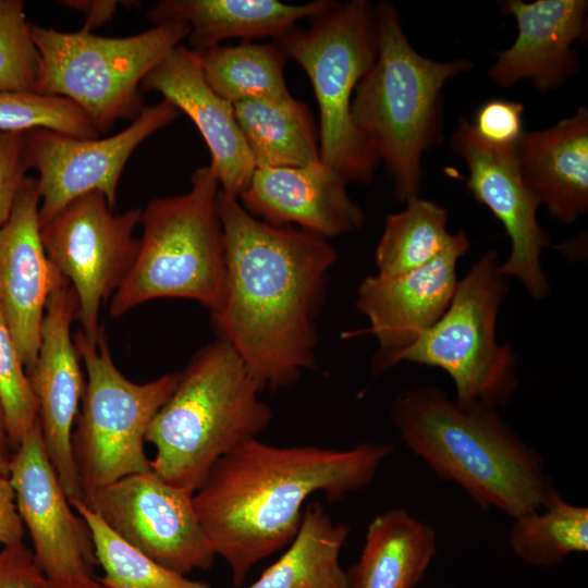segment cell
<instances>
[{
    "mask_svg": "<svg viewBox=\"0 0 588 588\" xmlns=\"http://www.w3.org/2000/svg\"><path fill=\"white\" fill-rule=\"evenodd\" d=\"M218 208L226 291L213 327L262 389L293 385L315 364L316 318L336 252L321 236L264 222L221 189Z\"/></svg>",
    "mask_w": 588,
    "mask_h": 588,
    "instance_id": "obj_1",
    "label": "cell"
},
{
    "mask_svg": "<svg viewBox=\"0 0 588 588\" xmlns=\"http://www.w3.org/2000/svg\"><path fill=\"white\" fill-rule=\"evenodd\" d=\"M389 443L348 450L275 446L249 440L222 456L194 492L199 523L242 586L255 564L287 547L314 493L338 501L368 486L393 452Z\"/></svg>",
    "mask_w": 588,
    "mask_h": 588,
    "instance_id": "obj_2",
    "label": "cell"
},
{
    "mask_svg": "<svg viewBox=\"0 0 588 588\" xmlns=\"http://www.w3.org/2000/svg\"><path fill=\"white\" fill-rule=\"evenodd\" d=\"M390 415L405 445L483 510L515 518L542 509L555 489L539 454L495 408L463 405L425 387L401 392Z\"/></svg>",
    "mask_w": 588,
    "mask_h": 588,
    "instance_id": "obj_3",
    "label": "cell"
},
{
    "mask_svg": "<svg viewBox=\"0 0 588 588\" xmlns=\"http://www.w3.org/2000/svg\"><path fill=\"white\" fill-rule=\"evenodd\" d=\"M262 390L229 342L218 336L200 348L148 427L146 442L156 449L151 469L194 493L222 456L270 425Z\"/></svg>",
    "mask_w": 588,
    "mask_h": 588,
    "instance_id": "obj_4",
    "label": "cell"
},
{
    "mask_svg": "<svg viewBox=\"0 0 588 588\" xmlns=\"http://www.w3.org/2000/svg\"><path fill=\"white\" fill-rule=\"evenodd\" d=\"M377 54L352 101L354 124L394 183L395 196L417 197L422 155L439 143L442 88L473 68L466 59L440 62L418 53L405 35L396 8L375 7Z\"/></svg>",
    "mask_w": 588,
    "mask_h": 588,
    "instance_id": "obj_5",
    "label": "cell"
},
{
    "mask_svg": "<svg viewBox=\"0 0 588 588\" xmlns=\"http://www.w3.org/2000/svg\"><path fill=\"white\" fill-rule=\"evenodd\" d=\"M219 192L216 173L205 166L192 174L188 192L157 197L142 210L135 260L109 301L113 318L157 298L192 299L211 315L221 309L226 259Z\"/></svg>",
    "mask_w": 588,
    "mask_h": 588,
    "instance_id": "obj_6",
    "label": "cell"
},
{
    "mask_svg": "<svg viewBox=\"0 0 588 588\" xmlns=\"http://www.w3.org/2000/svg\"><path fill=\"white\" fill-rule=\"evenodd\" d=\"M275 39L308 76L319 110L320 161L347 183L368 184L379 160L352 118L355 89L377 54L375 7L366 0L334 2Z\"/></svg>",
    "mask_w": 588,
    "mask_h": 588,
    "instance_id": "obj_7",
    "label": "cell"
},
{
    "mask_svg": "<svg viewBox=\"0 0 588 588\" xmlns=\"http://www.w3.org/2000/svg\"><path fill=\"white\" fill-rule=\"evenodd\" d=\"M40 54L37 94L63 97L109 131L133 121L142 109V82L149 71L189 34V26L167 21L127 37H105L82 28L61 32L30 23Z\"/></svg>",
    "mask_w": 588,
    "mask_h": 588,
    "instance_id": "obj_8",
    "label": "cell"
},
{
    "mask_svg": "<svg viewBox=\"0 0 588 588\" xmlns=\"http://www.w3.org/2000/svg\"><path fill=\"white\" fill-rule=\"evenodd\" d=\"M73 340L85 366L86 382L71 448L86 503L99 489L151 469L145 452L146 433L174 391L180 372L135 383L114 365L103 328L97 343L81 330Z\"/></svg>",
    "mask_w": 588,
    "mask_h": 588,
    "instance_id": "obj_9",
    "label": "cell"
},
{
    "mask_svg": "<svg viewBox=\"0 0 588 588\" xmlns=\"http://www.w3.org/2000/svg\"><path fill=\"white\" fill-rule=\"evenodd\" d=\"M499 254L488 250L462 280L442 317L407 348L399 364L437 367L455 387L463 405L504 406L518 385V358L497 339L500 307L509 293V277L499 269Z\"/></svg>",
    "mask_w": 588,
    "mask_h": 588,
    "instance_id": "obj_10",
    "label": "cell"
},
{
    "mask_svg": "<svg viewBox=\"0 0 588 588\" xmlns=\"http://www.w3.org/2000/svg\"><path fill=\"white\" fill-rule=\"evenodd\" d=\"M142 209L114 213L99 192L85 194L40 225L45 252L70 282L77 299L81 331L97 343L99 314L120 287L136 257L133 232Z\"/></svg>",
    "mask_w": 588,
    "mask_h": 588,
    "instance_id": "obj_11",
    "label": "cell"
},
{
    "mask_svg": "<svg viewBox=\"0 0 588 588\" xmlns=\"http://www.w3.org/2000/svg\"><path fill=\"white\" fill-rule=\"evenodd\" d=\"M193 495L150 469L99 489L85 504L124 541L185 576L210 568L217 556L199 523Z\"/></svg>",
    "mask_w": 588,
    "mask_h": 588,
    "instance_id": "obj_12",
    "label": "cell"
},
{
    "mask_svg": "<svg viewBox=\"0 0 588 588\" xmlns=\"http://www.w3.org/2000/svg\"><path fill=\"white\" fill-rule=\"evenodd\" d=\"M180 115L175 106L162 99L145 106L127 127L105 138L81 139L47 128L26 131L28 166L38 172L40 225L90 192L101 193L114 209L120 177L134 150Z\"/></svg>",
    "mask_w": 588,
    "mask_h": 588,
    "instance_id": "obj_13",
    "label": "cell"
},
{
    "mask_svg": "<svg viewBox=\"0 0 588 588\" xmlns=\"http://www.w3.org/2000/svg\"><path fill=\"white\" fill-rule=\"evenodd\" d=\"M451 146L466 164L471 196L490 210L510 237L511 253L500 262V271L516 278L534 299H544L550 283L541 256L550 238L537 219L540 204L523 180L515 145L486 143L463 118L452 134Z\"/></svg>",
    "mask_w": 588,
    "mask_h": 588,
    "instance_id": "obj_14",
    "label": "cell"
},
{
    "mask_svg": "<svg viewBox=\"0 0 588 588\" xmlns=\"http://www.w3.org/2000/svg\"><path fill=\"white\" fill-rule=\"evenodd\" d=\"M8 478L32 539L34 563L45 578L93 576L97 560L90 530L47 455L38 419L13 451Z\"/></svg>",
    "mask_w": 588,
    "mask_h": 588,
    "instance_id": "obj_15",
    "label": "cell"
},
{
    "mask_svg": "<svg viewBox=\"0 0 588 588\" xmlns=\"http://www.w3.org/2000/svg\"><path fill=\"white\" fill-rule=\"evenodd\" d=\"M77 308L73 287L58 271L45 308L37 359L27 371L46 452L71 505L76 501L84 503L71 448L86 382L71 334Z\"/></svg>",
    "mask_w": 588,
    "mask_h": 588,
    "instance_id": "obj_16",
    "label": "cell"
},
{
    "mask_svg": "<svg viewBox=\"0 0 588 588\" xmlns=\"http://www.w3.org/2000/svg\"><path fill=\"white\" fill-rule=\"evenodd\" d=\"M470 246L465 231L426 265L393 275H368L357 289L356 306L378 343L376 373L399 364L400 356L444 314L453 297L457 262Z\"/></svg>",
    "mask_w": 588,
    "mask_h": 588,
    "instance_id": "obj_17",
    "label": "cell"
},
{
    "mask_svg": "<svg viewBox=\"0 0 588 588\" xmlns=\"http://www.w3.org/2000/svg\"><path fill=\"white\" fill-rule=\"evenodd\" d=\"M39 205L37 179L26 176L0 226V313L26 372L37 359L45 308L58 274L41 241Z\"/></svg>",
    "mask_w": 588,
    "mask_h": 588,
    "instance_id": "obj_18",
    "label": "cell"
},
{
    "mask_svg": "<svg viewBox=\"0 0 588 588\" xmlns=\"http://www.w3.org/2000/svg\"><path fill=\"white\" fill-rule=\"evenodd\" d=\"M347 182L321 161L305 167H256L237 199L275 226L295 224L326 240L359 229L365 215L347 194Z\"/></svg>",
    "mask_w": 588,
    "mask_h": 588,
    "instance_id": "obj_19",
    "label": "cell"
},
{
    "mask_svg": "<svg viewBox=\"0 0 588 588\" xmlns=\"http://www.w3.org/2000/svg\"><path fill=\"white\" fill-rule=\"evenodd\" d=\"M143 91H158L196 125L211 156L220 189L231 196L247 186L256 168L235 119L233 105L204 77L199 52L179 45L145 76Z\"/></svg>",
    "mask_w": 588,
    "mask_h": 588,
    "instance_id": "obj_20",
    "label": "cell"
},
{
    "mask_svg": "<svg viewBox=\"0 0 588 588\" xmlns=\"http://www.w3.org/2000/svg\"><path fill=\"white\" fill-rule=\"evenodd\" d=\"M501 7L515 17L518 33L489 70L494 84L510 87L527 79L544 94L576 73L578 60L572 45L586 34L587 1L507 0Z\"/></svg>",
    "mask_w": 588,
    "mask_h": 588,
    "instance_id": "obj_21",
    "label": "cell"
},
{
    "mask_svg": "<svg viewBox=\"0 0 588 588\" xmlns=\"http://www.w3.org/2000/svg\"><path fill=\"white\" fill-rule=\"evenodd\" d=\"M524 182L548 212L569 224L588 210V109L515 144Z\"/></svg>",
    "mask_w": 588,
    "mask_h": 588,
    "instance_id": "obj_22",
    "label": "cell"
},
{
    "mask_svg": "<svg viewBox=\"0 0 588 588\" xmlns=\"http://www.w3.org/2000/svg\"><path fill=\"white\" fill-rule=\"evenodd\" d=\"M333 1L315 0L291 4L279 0H162L147 12L157 25L180 21L189 26L191 49L201 52L231 37L250 41L275 40L294 28L297 21L311 19Z\"/></svg>",
    "mask_w": 588,
    "mask_h": 588,
    "instance_id": "obj_23",
    "label": "cell"
},
{
    "mask_svg": "<svg viewBox=\"0 0 588 588\" xmlns=\"http://www.w3.org/2000/svg\"><path fill=\"white\" fill-rule=\"evenodd\" d=\"M437 552L436 529L401 507L369 523L350 588H416Z\"/></svg>",
    "mask_w": 588,
    "mask_h": 588,
    "instance_id": "obj_24",
    "label": "cell"
},
{
    "mask_svg": "<svg viewBox=\"0 0 588 588\" xmlns=\"http://www.w3.org/2000/svg\"><path fill=\"white\" fill-rule=\"evenodd\" d=\"M235 119L256 167H305L320 161L318 128L308 106L249 98L233 103Z\"/></svg>",
    "mask_w": 588,
    "mask_h": 588,
    "instance_id": "obj_25",
    "label": "cell"
},
{
    "mask_svg": "<svg viewBox=\"0 0 588 588\" xmlns=\"http://www.w3.org/2000/svg\"><path fill=\"white\" fill-rule=\"evenodd\" d=\"M350 527L335 524L317 501L306 505L287 550L247 588H350L340 563Z\"/></svg>",
    "mask_w": 588,
    "mask_h": 588,
    "instance_id": "obj_26",
    "label": "cell"
},
{
    "mask_svg": "<svg viewBox=\"0 0 588 588\" xmlns=\"http://www.w3.org/2000/svg\"><path fill=\"white\" fill-rule=\"evenodd\" d=\"M199 54L206 82L232 105L249 98L284 100L292 97L284 77L287 58L274 40L217 45Z\"/></svg>",
    "mask_w": 588,
    "mask_h": 588,
    "instance_id": "obj_27",
    "label": "cell"
},
{
    "mask_svg": "<svg viewBox=\"0 0 588 588\" xmlns=\"http://www.w3.org/2000/svg\"><path fill=\"white\" fill-rule=\"evenodd\" d=\"M406 207L385 218L375 252L378 274L393 275L419 268L452 242L448 211L439 204L419 196Z\"/></svg>",
    "mask_w": 588,
    "mask_h": 588,
    "instance_id": "obj_28",
    "label": "cell"
},
{
    "mask_svg": "<svg viewBox=\"0 0 588 588\" xmlns=\"http://www.w3.org/2000/svg\"><path fill=\"white\" fill-rule=\"evenodd\" d=\"M513 520L510 548L529 565L551 567L571 553L588 550V509L566 502L556 489L542 509Z\"/></svg>",
    "mask_w": 588,
    "mask_h": 588,
    "instance_id": "obj_29",
    "label": "cell"
},
{
    "mask_svg": "<svg viewBox=\"0 0 588 588\" xmlns=\"http://www.w3.org/2000/svg\"><path fill=\"white\" fill-rule=\"evenodd\" d=\"M86 522L94 542L98 578L108 588H211L208 583L176 574L144 554L114 534L85 503H72Z\"/></svg>",
    "mask_w": 588,
    "mask_h": 588,
    "instance_id": "obj_30",
    "label": "cell"
},
{
    "mask_svg": "<svg viewBox=\"0 0 588 588\" xmlns=\"http://www.w3.org/2000/svg\"><path fill=\"white\" fill-rule=\"evenodd\" d=\"M34 128H47L81 139L99 137L85 112L63 97L0 91V132Z\"/></svg>",
    "mask_w": 588,
    "mask_h": 588,
    "instance_id": "obj_31",
    "label": "cell"
},
{
    "mask_svg": "<svg viewBox=\"0 0 588 588\" xmlns=\"http://www.w3.org/2000/svg\"><path fill=\"white\" fill-rule=\"evenodd\" d=\"M39 72L40 54L23 1L0 0V91L36 93Z\"/></svg>",
    "mask_w": 588,
    "mask_h": 588,
    "instance_id": "obj_32",
    "label": "cell"
},
{
    "mask_svg": "<svg viewBox=\"0 0 588 588\" xmlns=\"http://www.w3.org/2000/svg\"><path fill=\"white\" fill-rule=\"evenodd\" d=\"M0 399L15 451L38 419V405L9 326L0 313Z\"/></svg>",
    "mask_w": 588,
    "mask_h": 588,
    "instance_id": "obj_33",
    "label": "cell"
},
{
    "mask_svg": "<svg viewBox=\"0 0 588 588\" xmlns=\"http://www.w3.org/2000/svg\"><path fill=\"white\" fill-rule=\"evenodd\" d=\"M524 105L518 101L490 99L477 109L471 126L486 143L514 146L524 133Z\"/></svg>",
    "mask_w": 588,
    "mask_h": 588,
    "instance_id": "obj_34",
    "label": "cell"
},
{
    "mask_svg": "<svg viewBox=\"0 0 588 588\" xmlns=\"http://www.w3.org/2000/svg\"><path fill=\"white\" fill-rule=\"evenodd\" d=\"M28 170L25 132H0V226L8 220Z\"/></svg>",
    "mask_w": 588,
    "mask_h": 588,
    "instance_id": "obj_35",
    "label": "cell"
},
{
    "mask_svg": "<svg viewBox=\"0 0 588 588\" xmlns=\"http://www.w3.org/2000/svg\"><path fill=\"white\" fill-rule=\"evenodd\" d=\"M44 579L23 541L0 549V588H34Z\"/></svg>",
    "mask_w": 588,
    "mask_h": 588,
    "instance_id": "obj_36",
    "label": "cell"
},
{
    "mask_svg": "<svg viewBox=\"0 0 588 588\" xmlns=\"http://www.w3.org/2000/svg\"><path fill=\"white\" fill-rule=\"evenodd\" d=\"M24 536L13 488L8 477H0V549L23 541Z\"/></svg>",
    "mask_w": 588,
    "mask_h": 588,
    "instance_id": "obj_37",
    "label": "cell"
},
{
    "mask_svg": "<svg viewBox=\"0 0 588 588\" xmlns=\"http://www.w3.org/2000/svg\"><path fill=\"white\" fill-rule=\"evenodd\" d=\"M66 7L83 11L86 16V24L83 28L93 30V28L110 21L118 9L119 1H61Z\"/></svg>",
    "mask_w": 588,
    "mask_h": 588,
    "instance_id": "obj_38",
    "label": "cell"
},
{
    "mask_svg": "<svg viewBox=\"0 0 588 588\" xmlns=\"http://www.w3.org/2000/svg\"><path fill=\"white\" fill-rule=\"evenodd\" d=\"M34 588H108L94 576H69L62 578H45Z\"/></svg>",
    "mask_w": 588,
    "mask_h": 588,
    "instance_id": "obj_39",
    "label": "cell"
},
{
    "mask_svg": "<svg viewBox=\"0 0 588 588\" xmlns=\"http://www.w3.org/2000/svg\"><path fill=\"white\" fill-rule=\"evenodd\" d=\"M13 448L9 437L4 408L0 399V477H9Z\"/></svg>",
    "mask_w": 588,
    "mask_h": 588,
    "instance_id": "obj_40",
    "label": "cell"
}]
</instances>
